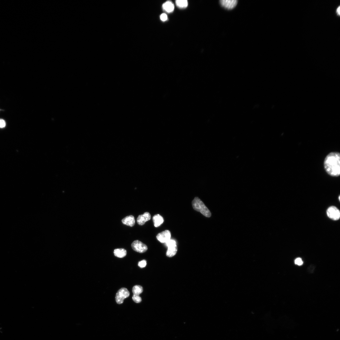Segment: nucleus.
Returning a JSON list of instances; mask_svg holds the SVG:
<instances>
[{
	"instance_id": "1",
	"label": "nucleus",
	"mask_w": 340,
	"mask_h": 340,
	"mask_svg": "<svg viewBox=\"0 0 340 340\" xmlns=\"http://www.w3.org/2000/svg\"><path fill=\"white\" fill-rule=\"evenodd\" d=\"M324 169L329 175L337 177L340 174V154L338 152H333L328 154L324 162Z\"/></svg>"
},
{
	"instance_id": "2",
	"label": "nucleus",
	"mask_w": 340,
	"mask_h": 340,
	"mask_svg": "<svg viewBox=\"0 0 340 340\" xmlns=\"http://www.w3.org/2000/svg\"><path fill=\"white\" fill-rule=\"evenodd\" d=\"M194 209L207 217H210L211 214L204 204L198 198L195 197L192 202Z\"/></svg>"
},
{
	"instance_id": "3",
	"label": "nucleus",
	"mask_w": 340,
	"mask_h": 340,
	"mask_svg": "<svg viewBox=\"0 0 340 340\" xmlns=\"http://www.w3.org/2000/svg\"><path fill=\"white\" fill-rule=\"evenodd\" d=\"M130 293L125 288H122L117 292L116 296V301L118 304H122L124 300L129 296Z\"/></svg>"
},
{
	"instance_id": "4",
	"label": "nucleus",
	"mask_w": 340,
	"mask_h": 340,
	"mask_svg": "<svg viewBox=\"0 0 340 340\" xmlns=\"http://www.w3.org/2000/svg\"><path fill=\"white\" fill-rule=\"evenodd\" d=\"M165 245L168 247L166 253L167 256L171 257L175 255L177 251V247L176 241L173 240H170L166 243Z\"/></svg>"
},
{
	"instance_id": "5",
	"label": "nucleus",
	"mask_w": 340,
	"mask_h": 340,
	"mask_svg": "<svg viewBox=\"0 0 340 340\" xmlns=\"http://www.w3.org/2000/svg\"><path fill=\"white\" fill-rule=\"evenodd\" d=\"M327 213L328 217L333 220H337L340 218V211L336 207H329L327 210Z\"/></svg>"
},
{
	"instance_id": "6",
	"label": "nucleus",
	"mask_w": 340,
	"mask_h": 340,
	"mask_svg": "<svg viewBox=\"0 0 340 340\" xmlns=\"http://www.w3.org/2000/svg\"><path fill=\"white\" fill-rule=\"evenodd\" d=\"M133 249L137 252L143 253L148 250L147 246L139 240H136L133 242L131 244Z\"/></svg>"
},
{
	"instance_id": "7",
	"label": "nucleus",
	"mask_w": 340,
	"mask_h": 340,
	"mask_svg": "<svg viewBox=\"0 0 340 340\" xmlns=\"http://www.w3.org/2000/svg\"><path fill=\"white\" fill-rule=\"evenodd\" d=\"M219 3L222 7L228 10H231L237 6V0H220Z\"/></svg>"
},
{
	"instance_id": "8",
	"label": "nucleus",
	"mask_w": 340,
	"mask_h": 340,
	"mask_svg": "<svg viewBox=\"0 0 340 340\" xmlns=\"http://www.w3.org/2000/svg\"><path fill=\"white\" fill-rule=\"evenodd\" d=\"M171 237L170 232L166 230L158 234L157 236V238L161 243H166L170 240Z\"/></svg>"
},
{
	"instance_id": "9",
	"label": "nucleus",
	"mask_w": 340,
	"mask_h": 340,
	"mask_svg": "<svg viewBox=\"0 0 340 340\" xmlns=\"http://www.w3.org/2000/svg\"><path fill=\"white\" fill-rule=\"evenodd\" d=\"M151 219L150 214L148 212L144 213L143 215L139 216L138 217L137 221L138 224L141 226L144 225L145 222L149 221Z\"/></svg>"
},
{
	"instance_id": "10",
	"label": "nucleus",
	"mask_w": 340,
	"mask_h": 340,
	"mask_svg": "<svg viewBox=\"0 0 340 340\" xmlns=\"http://www.w3.org/2000/svg\"><path fill=\"white\" fill-rule=\"evenodd\" d=\"M123 223L125 225L131 227L134 226L135 223L134 217L132 216H126L122 220Z\"/></svg>"
},
{
	"instance_id": "11",
	"label": "nucleus",
	"mask_w": 340,
	"mask_h": 340,
	"mask_svg": "<svg viewBox=\"0 0 340 340\" xmlns=\"http://www.w3.org/2000/svg\"><path fill=\"white\" fill-rule=\"evenodd\" d=\"M163 10L167 13L172 12L174 9V5L170 1H168L164 3L162 5Z\"/></svg>"
},
{
	"instance_id": "12",
	"label": "nucleus",
	"mask_w": 340,
	"mask_h": 340,
	"mask_svg": "<svg viewBox=\"0 0 340 340\" xmlns=\"http://www.w3.org/2000/svg\"><path fill=\"white\" fill-rule=\"evenodd\" d=\"M153 220L155 227L159 226L164 222L163 218L159 214L155 215L153 217Z\"/></svg>"
},
{
	"instance_id": "13",
	"label": "nucleus",
	"mask_w": 340,
	"mask_h": 340,
	"mask_svg": "<svg viewBox=\"0 0 340 340\" xmlns=\"http://www.w3.org/2000/svg\"><path fill=\"white\" fill-rule=\"evenodd\" d=\"M114 253L116 257L122 258L126 255L127 251L124 249H118L114 250Z\"/></svg>"
},
{
	"instance_id": "14",
	"label": "nucleus",
	"mask_w": 340,
	"mask_h": 340,
	"mask_svg": "<svg viewBox=\"0 0 340 340\" xmlns=\"http://www.w3.org/2000/svg\"><path fill=\"white\" fill-rule=\"evenodd\" d=\"M143 287L139 285H136L133 287L132 289V292L133 295L139 296L140 294L143 292Z\"/></svg>"
},
{
	"instance_id": "15",
	"label": "nucleus",
	"mask_w": 340,
	"mask_h": 340,
	"mask_svg": "<svg viewBox=\"0 0 340 340\" xmlns=\"http://www.w3.org/2000/svg\"><path fill=\"white\" fill-rule=\"evenodd\" d=\"M176 3L178 7L181 8H185L188 6V5L187 0H177L176 1Z\"/></svg>"
},
{
	"instance_id": "16",
	"label": "nucleus",
	"mask_w": 340,
	"mask_h": 340,
	"mask_svg": "<svg viewBox=\"0 0 340 340\" xmlns=\"http://www.w3.org/2000/svg\"><path fill=\"white\" fill-rule=\"evenodd\" d=\"M316 267L314 264H311L308 267L307 272L310 274L313 273L315 271Z\"/></svg>"
},
{
	"instance_id": "17",
	"label": "nucleus",
	"mask_w": 340,
	"mask_h": 340,
	"mask_svg": "<svg viewBox=\"0 0 340 340\" xmlns=\"http://www.w3.org/2000/svg\"><path fill=\"white\" fill-rule=\"evenodd\" d=\"M133 300L136 303H140L142 300L141 298L139 296L133 295L132 297Z\"/></svg>"
},
{
	"instance_id": "18",
	"label": "nucleus",
	"mask_w": 340,
	"mask_h": 340,
	"mask_svg": "<svg viewBox=\"0 0 340 340\" xmlns=\"http://www.w3.org/2000/svg\"><path fill=\"white\" fill-rule=\"evenodd\" d=\"M146 265V261L145 260H143L142 261H139L138 263V265L139 267L141 268H144L145 267Z\"/></svg>"
},
{
	"instance_id": "19",
	"label": "nucleus",
	"mask_w": 340,
	"mask_h": 340,
	"mask_svg": "<svg viewBox=\"0 0 340 340\" xmlns=\"http://www.w3.org/2000/svg\"><path fill=\"white\" fill-rule=\"evenodd\" d=\"M295 263L296 264L300 266L303 265V262L301 258H298L295 260Z\"/></svg>"
},
{
	"instance_id": "20",
	"label": "nucleus",
	"mask_w": 340,
	"mask_h": 340,
	"mask_svg": "<svg viewBox=\"0 0 340 340\" xmlns=\"http://www.w3.org/2000/svg\"><path fill=\"white\" fill-rule=\"evenodd\" d=\"M160 18L161 20L163 22L166 21L168 19L167 15L165 13L162 14L160 16Z\"/></svg>"
},
{
	"instance_id": "21",
	"label": "nucleus",
	"mask_w": 340,
	"mask_h": 340,
	"mask_svg": "<svg viewBox=\"0 0 340 340\" xmlns=\"http://www.w3.org/2000/svg\"><path fill=\"white\" fill-rule=\"evenodd\" d=\"M6 122L4 119H0V128H3L6 126Z\"/></svg>"
},
{
	"instance_id": "22",
	"label": "nucleus",
	"mask_w": 340,
	"mask_h": 340,
	"mask_svg": "<svg viewBox=\"0 0 340 340\" xmlns=\"http://www.w3.org/2000/svg\"><path fill=\"white\" fill-rule=\"evenodd\" d=\"M340 6H339L337 9L336 10V13L338 16H339L340 15Z\"/></svg>"
},
{
	"instance_id": "23",
	"label": "nucleus",
	"mask_w": 340,
	"mask_h": 340,
	"mask_svg": "<svg viewBox=\"0 0 340 340\" xmlns=\"http://www.w3.org/2000/svg\"><path fill=\"white\" fill-rule=\"evenodd\" d=\"M340 196H339V200H340Z\"/></svg>"
}]
</instances>
